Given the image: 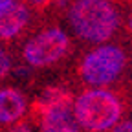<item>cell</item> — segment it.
I'll use <instances>...</instances> for the list:
<instances>
[{"label": "cell", "mask_w": 132, "mask_h": 132, "mask_svg": "<svg viewBox=\"0 0 132 132\" xmlns=\"http://www.w3.org/2000/svg\"><path fill=\"white\" fill-rule=\"evenodd\" d=\"M114 132H132V121H125L114 128Z\"/></svg>", "instance_id": "cell-12"}, {"label": "cell", "mask_w": 132, "mask_h": 132, "mask_svg": "<svg viewBox=\"0 0 132 132\" xmlns=\"http://www.w3.org/2000/svg\"><path fill=\"white\" fill-rule=\"evenodd\" d=\"M52 0H26V6H31V7H35V9H44Z\"/></svg>", "instance_id": "cell-10"}, {"label": "cell", "mask_w": 132, "mask_h": 132, "mask_svg": "<svg viewBox=\"0 0 132 132\" xmlns=\"http://www.w3.org/2000/svg\"><path fill=\"white\" fill-rule=\"evenodd\" d=\"M70 48V40L66 33L59 28H50L37 33L33 39H29L24 46V61L29 66L42 68L61 61Z\"/></svg>", "instance_id": "cell-4"}, {"label": "cell", "mask_w": 132, "mask_h": 132, "mask_svg": "<svg viewBox=\"0 0 132 132\" xmlns=\"http://www.w3.org/2000/svg\"><path fill=\"white\" fill-rule=\"evenodd\" d=\"M127 64V55L118 46H99L81 62V75L92 86H105L121 75Z\"/></svg>", "instance_id": "cell-3"}, {"label": "cell", "mask_w": 132, "mask_h": 132, "mask_svg": "<svg viewBox=\"0 0 132 132\" xmlns=\"http://www.w3.org/2000/svg\"><path fill=\"white\" fill-rule=\"evenodd\" d=\"M128 28H130V31H132V16H130V20H128Z\"/></svg>", "instance_id": "cell-14"}, {"label": "cell", "mask_w": 132, "mask_h": 132, "mask_svg": "<svg viewBox=\"0 0 132 132\" xmlns=\"http://www.w3.org/2000/svg\"><path fill=\"white\" fill-rule=\"evenodd\" d=\"M13 2H15V0H0V11L6 9V7H9Z\"/></svg>", "instance_id": "cell-13"}, {"label": "cell", "mask_w": 132, "mask_h": 132, "mask_svg": "<svg viewBox=\"0 0 132 132\" xmlns=\"http://www.w3.org/2000/svg\"><path fill=\"white\" fill-rule=\"evenodd\" d=\"M121 118V103L106 90H86L73 101V119L90 132L112 128Z\"/></svg>", "instance_id": "cell-2"}, {"label": "cell", "mask_w": 132, "mask_h": 132, "mask_svg": "<svg viewBox=\"0 0 132 132\" xmlns=\"http://www.w3.org/2000/svg\"><path fill=\"white\" fill-rule=\"evenodd\" d=\"M7 132H31V127L28 123H16L15 127H11Z\"/></svg>", "instance_id": "cell-11"}, {"label": "cell", "mask_w": 132, "mask_h": 132, "mask_svg": "<svg viewBox=\"0 0 132 132\" xmlns=\"http://www.w3.org/2000/svg\"><path fill=\"white\" fill-rule=\"evenodd\" d=\"M31 19V11L24 2H13L0 11V39L9 40L20 35Z\"/></svg>", "instance_id": "cell-5"}, {"label": "cell", "mask_w": 132, "mask_h": 132, "mask_svg": "<svg viewBox=\"0 0 132 132\" xmlns=\"http://www.w3.org/2000/svg\"><path fill=\"white\" fill-rule=\"evenodd\" d=\"M26 112V97L15 88L0 90V125L19 121Z\"/></svg>", "instance_id": "cell-6"}, {"label": "cell", "mask_w": 132, "mask_h": 132, "mask_svg": "<svg viewBox=\"0 0 132 132\" xmlns=\"http://www.w3.org/2000/svg\"><path fill=\"white\" fill-rule=\"evenodd\" d=\"M55 108H72V95L62 90V88H48L40 99L35 103V114H44L48 110H55Z\"/></svg>", "instance_id": "cell-8"}, {"label": "cell", "mask_w": 132, "mask_h": 132, "mask_svg": "<svg viewBox=\"0 0 132 132\" xmlns=\"http://www.w3.org/2000/svg\"><path fill=\"white\" fill-rule=\"evenodd\" d=\"M40 127L42 132H79L70 108H55L40 114Z\"/></svg>", "instance_id": "cell-7"}, {"label": "cell", "mask_w": 132, "mask_h": 132, "mask_svg": "<svg viewBox=\"0 0 132 132\" xmlns=\"http://www.w3.org/2000/svg\"><path fill=\"white\" fill-rule=\"evenodd\" d=\"M68 19L81 39L105 42L119 26V11L112 0H73Z\"/></svg>", "instance_id": "cell-1"}, {"label": "cell", "mask_w": 132, "mask_h": 132, "mask_svg": "<svg viewBox=\"0 0 132 132\" xmlns=\"http://www.w3.org/2000/svg\"><path fill=\"white\" fill-rule=\"evenodd\" d=\"M9 72H11V57L7 52L0 48V79H4Z\"/></svg>", "instance_id": "cell-9"}]
</instances>
